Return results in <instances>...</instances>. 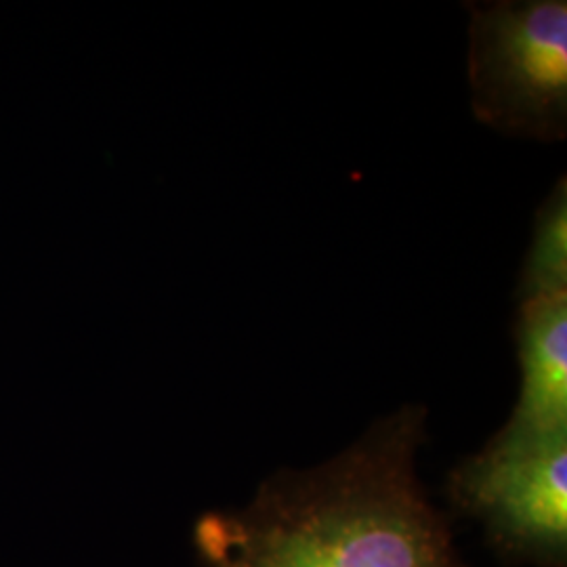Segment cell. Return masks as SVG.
<instances>
[{
	"instance_id": "3",
	"label": "cell",
	"mask_w": 567,
	"mask_h": 567,
	"mask_svg": "<svg viewBox=\"0 0 567 567\" xmlns=\"http://www.w3.org/2000/svg\"><path fill=\"white\" fill-rule=\"evenodd\" d=\"M450 498L511 557L540 567L567 561V431H496L447 477Z\"/></svg>"
},
{
	"instance_id": "4",
	"label": "cell",
	"mask_w": 567,
	"mask_h": 567,
	"mask_svg": "<svg viewBox=\"0 0 567 567\" xmlns=\"http://www.w3.org/2000/svg\"><path fill=\"white\" fill-rule=\"evenodd\" d=\"M513 334L522 385L498 431L524 437L567 431V292L519 301Z\"/></svg>"
},
{
	"instance_id": "5",
	"label": "cell",
	"mask_w": 567,
	"mask_h": 567,
	"mask_svg": "<svg viewBox=\"0 0 567 567\" xmlns=\"http://www.w3.org/2000/svg\"><path fill=\"white\" fill-rule=\"evenodd\" d=\"M567 292V179L555 183L538 208L517 297L536 299Z\"/></svg>"
},
{
	"instance_id": "2",
	"label": "cell",
	"mask_w": 567,
	"mask_h": 567,
	"mask_svg": "<svg viewBox=\"0 0 567 567\" xmlns=\"http://www.w3.org/2000/svg\"><path fill=\"white\" fill-rule=\"evenodd\" d=\"M473 116L538 143L567 137L566 0L465 2Z\"/></svg>"
},
{
	"instance_id": "1",
	"label": "cell",
	"mask_w": 567,
	"mask_h": 567,
	"mask_svg": "<svg viewBox=\"0 0 567 567\" xmlns=\"http://www.w3.org/2000/svg\"><path fill=\"white\" fill-rule=\"evenodd\" d=\"M429 412L404 404L324 463L280 468L204 515V567H475L419 475Z\"/></svg>"
}]
</instances>
